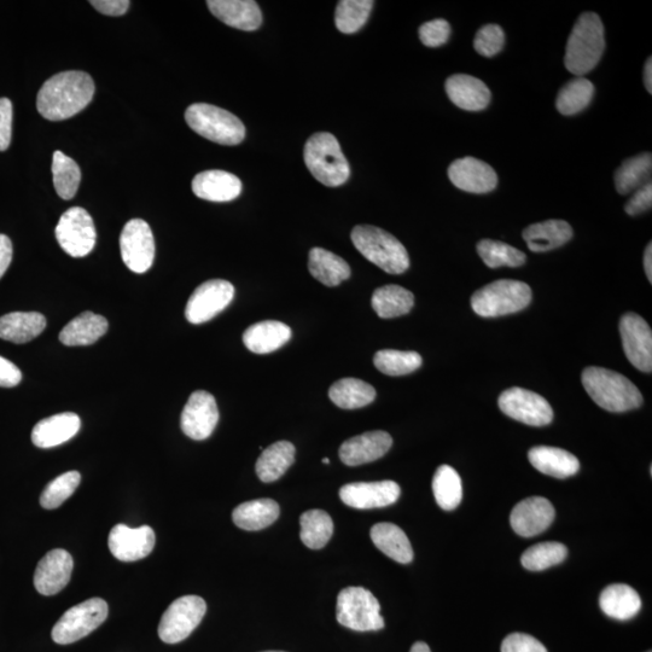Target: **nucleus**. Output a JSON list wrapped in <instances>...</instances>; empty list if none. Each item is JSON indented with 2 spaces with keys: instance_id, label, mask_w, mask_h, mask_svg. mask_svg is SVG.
Masks as SVG:
<instances>
[{
  "instance_id": "56",
  "label": "nucleus",
  "mask_w": 652,
  "mask_h": 652,
  "mask_svg": "<svg viewBox=\"0 0 652 652\" xmlns=\"http://www.w3.org/2000/svg\"><path fill=\"white\" fill-rule=\"evenodd\" d=\"M11 260H13V243L8 236L0 235V278L9 269Z\"/></svg>"
},
{
  "instance_id": "38",
  "label": "nucleus",
  "mask_w": 652,
  "mask_h": 652,
  "mask_svg": "<svg viewBox=\"0 0 652 652\" xmlns=\"http://www.w3.org/2000/svg\"><path fill=\"white\" fill-rule=\"evenodd\" d=\"M329 398L340 409H362L376 399V389L358 378H343L330 387Z\"/></svg>"
},
{
  "instance_id": "25",
  "label": "nucleus",
  "mask_w": 652,
  "mask_h": 652,
  "mask_svg": "<svg viewBox=\"0 0 652 652\" xmlns=\"http://www.w3.org/2000/svg\"><path fill=\"white\" fill-rule=\"evenodd\" d=\"M192 191L202 200L230 202L241 195L242 183L235 174L212 170L197 174L192 180Z\"/></svg>"
},
{
  "instance_id": "41",
  "label": "nucleus",
  "mask_w": 652,
  "mask_h": 652,
  "mask_svg": "<svg viewBox=\"0 0 652 652\" xmlns=\"http://www.w3.org/2000/svg\"><path fill=\"white\" fill-rule=\"evenodd\" d=\"M433 493L442 510L457 509L463 498L461 476L450 465H441L434 475Z\"/></svg>"
},
{
  "instance_id": "46",
  "label": "nucleus",
  "mask_w": 652,
  "mask_h": 652,
  "mask_svg": "<svg viewBox=\"0 0 652 652\" xmlns=\"http://www.w3.org/2000/svg\"><path fill=\"white\" fill-rule=\"evenodd\" d=\"M477 253L489 269L503 266L520 267L526 263L525 253L499 241L482 240L477 244Z\"/></svg>"
},
{
  "instance_id": "54",
  "label": "nucleus",
  "mask_w": 652,
  "mask_h": 652,
  "mask_svg": "<svg viewBox=\"0 0 652 652\" xmlns=\"http://www.w3.org/2000/svg\"><path fill=\"white\" fill-rule=\"evenodd\" d=\"M22 380V372L10 360L0 357V387L13 388Z\"/></svg>"
},
{
  "instance_id": "40",
  "label": "nucleus",
  "mask_w": 652,
  "mask_h": 652,
  "mask_svg": "<svg viewBox=\"0 0 652 652\" xmlns=\"http://www.w3.org/2000/svg\"><path fill=\"white\" fill-rule=\"evenodd\" d=\"M302 543L312 550H320L334 534L333 518L323 510H310L300 517Z\"/></svg>"
},
{
  "instance_id": "34",
  "label": "nucleus",
  "mask_w": 652,
  "mask_h": 652,
  "mask_svg": "<svg viewBox=\"0 0 652 652\" xmlns=\"http://www.w3.org/2000/svg\"><path fill=\"white\" fill-rule=\"evenodd\" d=\"M279 505L272 499L250 500L237 506L232 512L235 525L244 531L256 532L267 528L277 521Z\"/></svg>"
},
{
  "instance_id": "36",
  "label": "nucleus",
  "mask_w": 652,
  "mask_h": 652,
  "mask_svg": "<svg viewBox=\"0 0 652 652\" xmlns=\"http://www.w3.org/2000/svg\"><path fill=\"white\" fill-rule=\"evenodd\" d=\"M295 446L289 441H278L267 447L256 462V475L263 482H275L287 473L295 461Z\"/></svg>"
},
{
  "instance_id": "57",
  "label": "nucleus",
  "mask_w": 652,
  "mask_h": 652,
  "mask_svg": "<svg viewBox=\"0 0 652 652\" xmlns=\"http://www.w3.org/2000/svg\"><path fill=\"white\" fill-rule=\"evenodd\" d=\"M644 269L646 277H648L649 282L652 283V244L649 243V246L646 247L644 253Z\"/></svg>"
},
{
  "instance_id": "18",
  "label": "nucleus",
  "mask_w": 652,
  "mask_h": 652,
  "mask_svg": "<svg viewBox=\"0 0 652 652\" xmlns=\"http://www.w3.org/2000/svg\"><path fill=\"white\" fill-rule=\"evenodd\" d=\"M108 544L116 560L136 562L153 552L155 533L149 526L130 528L126 525H118L110 531Z\"/></svg>"
},
{
  "instance_id": "37",
  "label": "nucleus",
  "mask_w": 652,
  "mask_h": 652,
  "mask_svg": "<svg viewBox=\"0 0 652 652\" xmlns=\"http://www.w3.org/2000/svg\"><path fill=\"white\" fill-rule=\"evenodd\" d=\"M371 305L382 319L398 318L410 313L415 305V296L400 285H384L375 290Z\"/></svg>"
},
{
  "instance_id": "3",
  "label": "nucleus",
  "mask_w": 652,
  "mask_h": 652,
  "mask_svg": "<svg viewBox=\"0 0 652 652\" xmlns=\"http://www.w3.org/2000/svg\"><path fill=\"white\" fill-rule=\"evenodd\" d=\"M604 26L595 13L582 14L570 33L564 64L576 77L589 74L604 54Z\"/></svg>"
},
{
  "instance_id": "22",
  "label": "nucleus",
  "mask_w": 652,
  "mask_h": 652,
  "mask_svg": "<svg viewBox=\"0 0 652 652\" xmlns=\"http://www.w3.org/2000/svg\"><path fill=\"white\" fill-rule=\"evenodd\" d=\"M392 445V436L382 430H376L343 442L340 447V458L348 467H358L382 458Z\"/></svg>"
},
{
  "instance_id": "9",
  "label": "nucleus",
  "mask_w": 652,
  "mask_h": 652,
  "mask_svg": "<svg viewBox=\"0 0 652 652\" xmlns=\"http://www.w3.org/2000/svg\"><path fill=\"white\" fill-rule=\"evenodd\" d=\"M109 613L108 604L102 598H91L68 609L52 628V639L61 645H68L89 636L96 631Z\"/></svg>"
},
{
  "instance_id": "33",
  "label": "nucleus",
  "mask_w": 652,
  "mask_h": 652,
  "mask_svg": "<svg viewBox=\"0 0 652 652\" xmlns=\"http://www.w3.org/2000/svg\"><path fill=\"white\" fill-rule=\"evenodd\" d=\"M372 543L384 555L401 564L411 563L413 550L403 529L393 523H378L371 528Z\"/></svg>"
},
{
  "instance_id": "35",
  "label": "nucleus",
  "mask_w": 652,
  "mask_h": 652,
  "mask_svg": "<svg viewBox=\"0 0 652 652\" xmlns=\"http://www.w3.org/2000/svg\"><path fill=\"white\" fill-rule=\"evenodd\" d=\"M599 605L605 615L615 620L626 621L636 616L642 601L638 592L624 584L610 585L602 592Z\"/></svg>"
},
{
  "instance_id": "5",
  "label": "nucleus",
  "mask_w": 652,
  "mask_h": 652,
  "mask_svg": "<svg viewBox=\"0 0 652 652\" xmlns=\"http://www.w3.org/2000/svg\"><path fill=\"white\" fill-rule=\"evenodd\" d=\"M304 156L312 176L329 188L345 184L351 174L340 143L331 133L319 132L308 139Z\"/></svg>"
},
{
  "instance_id": "58",
  "label": "nucleus",
  "mask_w": 652,
  "mask_h": 652,
  "mask_svg": "<svg viewBox=\"0 0 652 652\" xmlns=\"http://www.w3.org/2000/svg\"><path fill=\"white\" fill-rule=\"evenodd\" d=\"M644 84H645V89L648 90L649 93H652V60H651V57H649V60L646 61V63H645Z\"/></svg>"
},
{
  "instance_id": "53",
  "label": "nucleus",
  "mask_w": 652,
  "mask_h": 652,
  "mask_svg": "<svg viewBox=\"0 0 652 652\" xmlns=\"http://www.w3.org/2000/svg\"><path fill=\"white\" fill-rule=\"evenodd\" d=\"M652 206V185L646 184L643 188L634 191L631 200L627 202L625 211L628 215L636 217V215L649 211Z\"/></svg>"
},
{
  "instance_id": "60",
  "label": "nucleus",
  "mask_w": 652,
  "mask_h": 652,
  "mask_svg": "<svg viewBox=\"0 0 652 652\" xmlns=\"http://www.w3.org/2000/svg\"><path fill=\"white\" fill-rule=\"evenodd\" d=\"M323 463L324 464H330V459L329 458H324Z\"/></svg>"
},
{
  "instance_id": "21",
  "label": "nucleus",
  "mask_w": 652,
  "mask_h": 652,
  "mask_svg": "<svg viewBox=\"0 0 652 652\" xmlns=\"http://www.w3.org/2000/svg\"><path fill=\"white\" fill-rule=\"evenodd\" d=\"M555 520V508L549 500L532 497L518 503L511 512L512 529L523 538H532L546 531Z\"/></svg>"
},
{
  "instance_id": "26",
  "label": "nucleus",
  "mask_w": 652,
  "mask_h": 652,
  "mask_svg": "<svg viewBox=\"0 0 652 652\" xmlns=\"http://www.w3.org/2000/svg\"><path fill=\"white\" fill-rule=\"evenodd\" d=\"M80 417L73 412L58 415L40 421L33 428L32 441L39 448H51L64 444L79 433Z\"/></svg>"
},
{
  "instance_id": "2",
  "label": "nucleus",
  "mask_w": 652,
  "mask_h": 652,
  "mask_svg": "<svg viewBox=\"0 0 652 652\" xmlns=\"http://www.w3.org/2000/svg\"><path fill=\"white\" fill-rule=\"evenodd\" d=\"M582 384L593 401L609 412H626L643 404L642 393L619 372L591 368L582 372Z\"/></svg>"
},
{
  "instance_id": "45",
  "label": "nucleus",
  "mask_w": 652,
  "mask_h": 652,
  "mask_svg": "<svg viewBox=\"0 0 652 652\" xmlns=\"http://www.w3.org/2000/svg\"><path fill=\"white\" fill-rule=\"evenodd\" d=\"M423 359L417 352L383 349L377 352L374 364L377 370L388 376H404L421 368Z\"/></svg>"
},
{
  "instance_id": "11",
  "label": "nucleus",
  "mask_w": 652,
  "mask_h": 652,
  "mask_svg": "<svg viewBox=\"0 0 652 652\" xmlns=\"http://www.w3.org/2000/svg\"><path fill=\"white\" fill-rule=\"evenodd\" d=\"M55 232L61 248L73 258H84L96 246V227L84 208L73 207L64 212Z\"/></svg>"
},
{
  "instance_id": "14",
  "label": "nucleus",
  "mask_w": 652,
  "mask_h": 652,
  "mask_svg": "<svg viewBox=\"0 0 652 652\" xmlns=\"http://www.w3.org/2000/svg\"><path fill=\"white\" fill-rule=\"evenodd\" d=\"M120 250L122 260L132 272L145 273L153 266L155 240L147 221H128L121 232Z\"/></svg>"
},
{
  "instance_id": "15",
  "label": "nucleus",
  "mask_w": 652,
  "mask_h": 652,
  "mask_svg": "<svg viewBox=\"0 0 652 652\" xmlns=\"http://www.w3.org/2000/svg\"><path fill=\"white\" fill-rule=\"evenodd\" d=\"M622 346L634 368L652 371V333L645 320L636 313H626L620 320Z\"/></svg>"
},
{
  "instance_id": "12",
  "label": "nucleus",
  "mask_w": 652,
  "mask_h": 652,
  "mask_svg": "<svg viewBox=\"0 0 652 652\" xmlns=\"http://www.w3.org/2000/svg\"><path fill=\"white\" fill-rule=\"evenodd\" d=\"M500 410L515 421L527 426L543 427L553 419V410L541 395L523 388H510L500 395Z\"/></svg>"
},
{
  "instance_id": "4",
  "label": "nucleus",
  "mask_w": 652,
  "mask_h": 652,
  "mask_svg": "<svg viewBox=\"0 0 652 652\" xmlns=\"http://www.w3.org/2000/svg\"><path fill=\"white\" fill-rule=\"evenodd\" d=\"M351 238L358 252L384 272L401 275L409 270V253L403 243L380 227L355 226Z\"/></svg>"
},
{
  "instance_id": "51",
  "label": "nucleus",
  "mask_w": 652,
  "mask_h": 652,
  "mask_svg": "<svg viewBox=\"0 0 652 652\" xmlns=\"http://www.w3.org/2000/svg\"><path fill=\"white\" fill-rule=\"evenodd\" d=\"M502 652H547L545 646L525 633H512L504 639Z\"/></svg>"
},
{
  "instance_id": "49",
  "label": "nucleus",
  "mask_w": 652,
  "mask_h": 652,
  "mask_svg": "<svg viewBox=\"0 0 652 652\" xmlns=\"http://www.w3.org/2000/svg\"><path fill=\"white\" fill-rule=\"evenodd\" d=\"M505 34L503 28L498 25L483 26L477 32L474 40V48L477 54L485 57H493L503 50Z\"/></svg>"
},
{
  "instance_id": "29",
  "label": "nucleus",
  "mask_w": 652,
  "mask_h": 652,
  "mask_svg": "<svg viewBox=\"0 0 652 652\" xmlns=\"http://www.w3.org/2000/svg\"><path fill=\"white\" fill-rule=\"evenodd\" d=\"M573 229L567 221L547 220L528 226L523 231V240L534 253L550 252L572 240Z\"/></svg>"
},
{
  "instance_id": "10",
  "label": "nucleus",
  "mask_w": 652,
  "mask_h": 652,
  "mask_svg": "<svg viewBox=\"0 0 652 652\" xmlns=\"http://www.w3.org/2000/svg\"><path fill=\"white\" fill-rule=\"evenodd\" d=\"M207 611V604L199 596H184L176 599L162 615L159 636L162 642L177 644L183 642L201 624Z\"/></svg>"
},
{
  "instance_id": "13",
  "label": "nucleus",
  "mask_w": 652,
  "mask_h": 652,
  "mask_svg": "<svg viewBox=\"0 0 652 652\" xmlns=\"http://www.w3.org/2000/svg\"><path fill=\"white\" fill-rule=\"evenodd\" d=\"M235 288L224 279H212L197 287L186 305L185 317L191 324L209 322L234 300Z\"/></svg>"
},
{
  "instance_id": "39",
  "label": "nucleus",
  "mask_w": 652,
  "mask_h": 652,
  "mask_svg": "<svg viewBox=\"0 0 652 652\" xmlns=\"http://www.w3.org/2000/svg\"><path fill=\"white\" fill-rule=\"evenodd\" d=\"M652 156L650 153L640 154L626 160L615 173L616 190L621 195L643 188L651 183Z\"/></svg>"
},
{
  "instance_id": "55",
  "label": "nucleus",
  "mask_w": 652,
  "mask_h": 652,
  "mask_svg": "<svg viewBox=\"0 0 652 652\" xmlns=\"http://www.w3.org/2000/svg\"><path fill=\"white\" fill-rule=\"evenodd\" d=\"M93 8L107 16H122L127 13L131 3L128 0H92Z\"/></svg>"
},
{
  "instance_id": "47",
  "label": "nucleus",
  "mask_w": 652,
  "mask_h": 652,
  "mask_svg": "<svg viewBox=\"0 0 652 652\" xmlns=\"http://www.w3.org/2000/svg\"><path fill=\"white\" fill-rule=\"evenodd\" d=\"M568 549L561 543L549 541L529 547L521 557L522 566L532 572H541L547 568L557 566L566 560Z\"/></svg>"
},
{
  "instance_id": "48",
  "label": "nucleus",
  "mask_w": 652,
  "mask_h": 652,
  "mask_svg": "<svg viewBox=\"0 0 652 652\" xmlns=\"http://www.w3.org/2000/svg\"><path fill=\"white\" fill-rule=\"evenodd\" d=\"M81 475L78 471H68V473L56 477L48 486L45 487L40 505L46 510H54L71 498L80 485Z\"/></svg>"
},
{
  "instance_id": "42",
  "label": "nucleus",
  "mask_w": 652,
  "mask_h": 652,
  "mask_svg": "<svg viewBox=\"0 0 652 652\" xmlns=\"http://www.w3.org/2000/svg\"><path fill=\"white\" fill-rule=\"evenodd\" d=\"M595 86L589 79L578 77L568 81L558 93L556 107L558 112L570 116L579 114L590 106Z\"/></svg>"
},
{
  "instance_id": "43",
  "label": "nucleus",
  "mask_w": 652,
  "mask_h": 652,
  "mask_svg": "<svg viewBox=\"0 0 652 652\" xmlns=\"http://www.w3.org/2000/svg\"><path fill=\"white\" fill-rule=\"evenodd\" d=\"M52 176L58 196L63 200H72L79 189L81 171L78 163L71 157L56 151L52 156Z\"/></svg>"
},
{
  "instance_id": "50",
  "label": "nucleus",
  "mask_w": 652,
  "mask_h": 652,
  "mask_svg": "<svg viewBox=\"0 0 652 652\" xmlns=\"http://www.w3.org/2000/svg\"><path fill=\"white\" fill-rule=\"evenodd\" d=\"M451 26L446 20L438 19L423 23L419 28V39L428 48H439L448 42Z\"/></svg>"
},
{
  "instance_id": "6",
  "label": "nucleus",
  "mask_w": 652,
  "mask_h": 652,
  "mask_svg": "<svg viewBox=\"0 0 652 652\" xmlns=\"http://www.w3.org/2000/svg\"><path fill=\"white\" fill-rule=\"evenodd\" d=\"M185 120L197 135L221 145H237L246 137V127L236 115L212 104H192L186 109Z\"/></svg>"
},
{
  "instance_id": "62",
  "label": "nucleus",
  "mask_w": 652,
  "mask_h": 652,
  "mask_svg": "<svg viewBox=\"0 0 652 652\" xmlns=\"http://www.w3.org/2000/svg\"><path fill=\"white\" fill-rule=\"evenodd\" d=\"M649 652H651V651H649Z\"/></svg>"
},
{
  "instance_id": "59",
  "label": "nucleus",
  "mask_w": 652,
  "mask_h": 652,
  "mask_svg": "<svg viewBox=\"0 0 652 652\" xmlns=\"http://www.w3.org/2000/svg\"><path fill=\"white\" fill-rule=\"evenodd\" d=\"M410 652H432L426 643L418 642L412 646Z\"/></svg>"
},
{
  "instance_id": "24",
  "label": "nucleus",
  "mask_w": 652,
  "mask_h": 652,
  "mask_svg": "<svg viewBox=\"0 0 652 652\" xmlns=\"http://www.w3.org/2000/svg\"><path fill=\"white\" fill-rule=\"evenodd\" d=\"M207 5L218 20L241 31H256L263 23V15L254 0H209Z\"/></svg>"
},
{
  "instance_id": "19",
  "label": "nucleus",
  "mask_w": 652,
  "mask_h": 652,
  "mask_svg": "<svg viewBox=\"0 0 652 652\" xmlns=\"http://www.w3.org/2000/svg\"><path fill=\"white\" fill-rule=\"evenodd\" d=\"M74 561L66 550H52L40 560L34 573V586L43 596H54L71 581Z\"/></svg>"
},
{
  "instance_id": "20",
  "label": "nucleus",
  "mask_w": 652,
  "mask_h": 652,
  "mask_svg": "<svg viewBox=\"0 0 652 652\" xmlns=\"http://www.w3.org/2000/svg\"><path fill=\"white\" fill-rule=\"evenodd\" d=\"M448 178L458 189L471 194H487L497 188L498 176L488 163L475 157H464L448 168Z\"/></svg>"
},
{
  "instance_id": "32",
  "label": "nucleus",
  "mask_w": 652,
  "mask_h": 652,
  "mask_svg": "<svg viewBox=\"0 0 652 652\" xmlns=\"http://www.w3.org/2000/svg\"><path fill=\"white\" fill-rule=\"evenodd\" d=\"M308 270L326 287H337L351 277V267L346 261L323 248L311 249Z\"/></svg>"
},
{
  "instance_id": "17",
  "label": "nucleus",
  "mask_w": 652,
  "mask_h": 652,
  "mask_svg": "<svg viewBox=\"0 0 652 652\" xmlns=\"http://www.w3.org/2000/svg\"><path fill=\"white\" fill-rule=\"evenodd\" d=\"M401 489L397 482H355L340 489L343 503L358 510L381 509L397 503Z\"/></svg>"
},
{
  "instance_id": "7",
  "label": "nucleus",
  "mask_w": 652,
  "mask_h": 652,
  "mask_svg": "<svg viewBox=\"0 0 652 652\" xmlns=\"http://www.w3.org/2000/svg\"><path fill=\"white\" fill-rule=\"evenodd\" d=\"M531 301L532 290L528 284L502 279L477 290L471 298V307L477 316L494 318L525 310Z\"/></svg>"
},
{
  "instance_id": "16",
  "label": "nucleus",
  "mask_w": 652,
  "mask_h": 652,
  "mask_svg": "<svg viewBox=\"0 0 652 652\" xmlns=\"http://www.w3.org/2000/svg\"><path fill=\"white\" fill-rule=\"evenodd\" d=\"M218 422L219 410L213 395L205 390L192 393L180 418L183 433L192 440H206L213 434Z\"/></svg>"
},
{
  "instance_id": "23",
  "label": "nucleus",
  "mask_w": 652,
  "mask_h": 652,
  "mask_svg": "<svg viewBox=\"0 0 652 652\" xmlns=\"http://www.w3.org/2000/svg\"><path fill=\"white\" fill-rule=\"evenodd\" d=\"M446 92L454 106L467 112H480L491 103V91L480 79L456 74L446 81Z\"/></svg>"
},
{
  "instance_id": "30",
  "label": "nucleus",
  "mask_w": 652,
  "mask_h": 652,
  "mask_svg": "<svg viewBox=\"0 0 652 652\" xmlns=\"http://www.w3.org/2000/svg\"><path fill=\"white\" fill-rule=\"evenodd\" d=\"M108 328L106 318L100 314L84 312L64 326L60 341L68 347L90 346L106 335Z\"/></svg>"
},
{
  "instance_id": "61",
  "label": "nucleus",
  "mask_w": 652,
  "mask_h": 652,
  "mask_svg": "<svg viewBox=\"0 0 652 652\" xmlns=\"http://www.w3.org/2000/svg\"><path fill=\"white\" fill-rule=\"evenodd\" d=\"M265 652H283V651H265Z\"/></svg>"
},
{
  "instance_id": "44",
  "label": "nucleus",
  "mask_w": 652,
  "mask_h": 652,
  "mask_svg": "<svg viewBox=\"0 0 652 652\" xmlns=\"http://www.w3.org/2000/svg\"><path fill=\"white\" fill-rule=\"evenodd\" d=\"M374 2L371 0H341L335 11V25L341 33L353 34L368 21Z\"/></svg>"
},
{
  "instance_id": "1",
  "label": "nucleus",
  "mask_w": 652,
  "mask_h": 652,
  "mask_svg": "<svg viewBox=\"0 0 652 652\" xmlns=\"http://www.w3.org/2000/svg\"><path fill=\"white\" fill-rule=\"evenodd\" d=\"M93 95L95 83L89 74L62 72L45 81L38 93L37 109L46 120L63 121L83 112Z\"/></svg>"
},
{
  "instance_id": "52",
  "label": "nucleus",
  "mask_w": 652,
  "mask_h": 652,
  "mask_svg": "<svg viewBox=\"0 0 652 652\" xmlns=\"http://www.w3.org/2000/svg\"><path fill=\"white\" fill-rule=\"evenodd\" d=\"M13 103L0 98V151L8 150L13 136Z\"/></svg>"
},
{
  "instance_id": "27",
  "label": "nucleus",
  "mask_w": 652,
  "mask_h": 652,
  "mask_svg": "<svg viewBox=\"0 0 652 652\" xmlns=\"http://www.w3.org/2000/svg\"><path fill=\"white\" fill-rule=\"evenodd\" d=\"M529 462L535 469L556 479H567L578 473L579 459L562 448L538 446L528 453Z\"/></svg>"
},
{
  "instance_id": "28",
  "label": "nucleus",
  "mask_w": 652,
  "mask_h": 652,
  "mask_svg": "<svg viewBox=\"0 0 652 652\" xmlns=\"http://www.w3.org/2000/svg\"><path fill=\"white\" fill-rule=\"evenodd\" d=\"M291 339V329L277 320L256 323L244 331L243 342L250 352L269 354L282 348Z\"/></svg>"
},
{
  "instance_id": "31",
  "label": "nucleus",
  "mask_w": 652,
  "mask_h": 652,
  "mask_svg": "<svg viewBox=\"0 0 652 652\" xmlns=\"http://www.w3.org/2000/svg\"><path fill=\"white\" fill-rule=\"evenodd\" d=\"M46 328V319L37 312H14L0 318V339L27 343L36 339Z\"/></svg>"
},
{
  "instance_id": "8",
  "label": "nucleus",
  "mask_w": 652,
  "mask_h": 652,
  "mask_svg": "<svg viewBox=\"0 0 652 652\" xmlns=\"http://www.w3.org/2000/svg\"><path fill=\"white\" fill-rule=\"evenodd\" d=\"M336 619L343 627L358 632L380 631L384 627L381 605L364 587H347L340 592Z\"/></svg>"
}]
</instances>
